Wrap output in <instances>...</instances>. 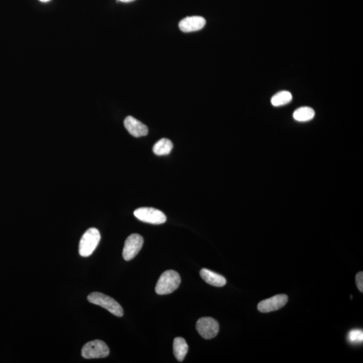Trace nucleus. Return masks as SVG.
I'll return each instance as SVG.
<instances>
[{
    "instance_id": "obj_18",
    "label": "nucleus",
    "mask_w": 363,
    "mask_h": 363,
    "mask_svg": "<svg viewBox=\"0 0 363 363\" xmlns=\"http://www.w3.org/2000/svg\"><path fill=\"white\" fill-rule=\"evenodd\" d=\"M119 2H124V3H128L135 1V0H119Z\"/></svg>"
},
{
    "instance_id": "obj_3",
    "label": "nucleus",
    "mask_w": 363,
    "mask_h": 363,
    "mask_svg": "<svg viewBox=\"0 0 363 363\" xmlns=\"http://www.w3.org/2000/svg\"><path fill=\"white\" fill-rule=\"evenodd\" d=\"M100 234L96 228H90L82 236L79 245V253L82 257H88L94 252L100 241Z\"/></svg>"
},
{
    "instance_id": "obj_14",
    "label": "nucleus",
    "mask_w": 363,
    "mask_h": 363,
    "mask_svg": "<svg viewBox=\"0 0 363 363\" xmlns=\"http://www.w3.org/2000/svg\"><path fill=\"white\" fill-rule=\"evenodd\" d=\"M315 114V111L312 108L303 107L299 108L294 112L293 118L297 121L307 122L313 119Z\"/></svg>"
},
{
    "instance_id": "obj_2",
    "label": "nucleus",
    "mask_w": 363,
    "mask_h": 363,
    "mask_svg": "<svg viewBox=\"0 0 363 363\" xmlns=\"http://www.w3.org/2000/svg\"><path fill=\"white\" fill-rule=\"evenodd\" d=\"M88 300L91 303L105 308L110 313L117 317H122L123 316V309L121 305L115 299L107 295L99 292L92 293L88 295Z\"/></svg>"
},
{
    "instance_id": "obj_11",
    "label": "nucleus",
    "mask_w": 363,
    "mask_h": 363,
    "mask_svg": "<svg viewBox=\"0 0 363 363\" xmlns=\"http://www.w3.org/2000/svg\"><path fill=\"white\" fill-rule=\"evenodd\" d=\"M200 275L202 279L210 286L221 288L227 283L226 278L216 272L206 269L200 270Z\"/></svg>"
},
{
    "instance_id": "obj_13",
    "label": "nucleus",
    "mask_w": 363,
    "mask_h": 363,
    "mask_svg": "<svg viewBox=\"0 0 363 363\" xmlns=\"http://www.w3.org/2000/svg\"><path fill=\"white\" fill-rule=\"evenodd\" d=\"M173 143L170 139L163 138L160 139L153 145V153L157 155H166L172 151Z\"/></svg>"
},
{
    "instance_id": "obj_5",
    "label": "nucleus",
    "mask_w": 363,
    "mask_h": 363,
    "mask_svg": "<svg viewBox=\"0 0 363 363\" xmlns=\"http://www.w3.org/2000/svg\"><path fill=\"white\" fill-rule=\"evenodd\" d=\"M134 215L139 220L151 224L160 225L166 221V215L161 211L151 208H141L134 212Z\"/></svg>"
},
{
    "instance_id": "obj_19",
    "label": "nucleus",
    "mask_w": 363,
    "mask_h": 363,
    "mask_svg": "<svg viewBox=\"0 0 363 363\" xmlns=\"http://www.w3.org/2000/svg\"><path fill=\"white\" fill-rule=\"evenodd\" d=\"M39 1H41V2H49L50 0H39Z\"/></svg>"
},
{
    "instance_id": "obj_1",
    "label": "nucleus",
    "mask_w": 363,
    "mask_h": 363,
    "mask_svg": "<svg viewBox=\"0 0 363 363\" xmlns=\"http://www.w3.org/2000/svg\"><path fill=\"white\" fill-rule=\"evenodd\" d=\"M180 282V276L178 272L172 270L166 271L158 280L155 292L160 295L170 294L179 288Z\"/></svg>"
},
{
    "instance_id": "obj_8",
    "label": "nucleus",
    "mask_w": 363,
    "mask_h": 363,
    "mask_svg": "<svg viewBox=\"0 0 363 363\" xmlns=\"http://www.w3.org/2000/svg\"><path fill=\"white\" fill-rule=\"evenodd\" d=\"M288 301V295L284 294L275 295L271 298L261 301L257 305V309L262 313H269L284 307Z\"/></svg>"
},
{
    "instance_id": "obj_16",
    "label": "nucleus",
    "mask_w": 363,
    "mask_h": 363,
    "mask_svg": "<svg viewBox=\"0 0 363 363\" xmlns=\"http://www.w3.org/2000/svg\"><path fill=\"white\" fill-rule=\"evenodd\" d=\"M348 341L351 344H360L363 341V332L360 329H354L348 335Z\"/></svg>"
},
{
    "instance_id": "obj_4",
    "label": "nucleus",
    "mask_w": 363,
    "mask_h": 363,
    "mask_svg": "<svg viewBox=\"0 0 363 363\" xmlns=\"http://www.w3.org/2000/svg\"><path fill=\"white\" fill-rule=\"evenodd\" d=\"M110 350L105 342L100 340L86 343L82 350V356L87 359L105 358L109 355Z\"/></svg>"
},
{
    "instance_id": "obj_6",
    "label": "nucleus",
    "mask_w": 363,
    "mask_h": 363,
    "mask_svg": "<svg viewBox=\"0 0 363 363\" xmlns=\"http://www.w3.org/2000/svg\"><path fill=\"white\" fill-rule=\"evenodd\" d=\"M197 332L203 339H214L219 331V324L217 320L210 317L200 318L196 325Z\"/></svg>"
},
{
    "instance_id": "obj_15",
    "label": "nucleus",
    "mask_w": 363,
    "mask_h": 363,
    "mask_svg": "<svg viewBox=\"0 0 363 363\" xmlns=\"http://www.w3.org/2000/svg\"><path fill=\"white\" fill-rule=\"evenodd\" d=\"M292 98L291 92L288 91H281L272 96L271 103L274 107H281L290 103Z\"/></svg>"
},
{
    "instance_id": "obj_9",
    "label": "nucleus",
    "mask_w": 363,
    "mask_h": 363,
    "mask_svg": "<svg viewBox=\"0 0 363 363\" xmlns=\"http://www.w3.org/2000/svg\"><path fill=\"white\" fill-rule=\"evenodd\" d=\"M205 24L206 20L203 17L189 16L180 21L179 23V28L184 33H191L200 30Z\"/></svg>"
},
{
    "instance_id": "obj_7",
    "label": "nucleus",
    "mask_w": 363,
    "mask_h": 363,
    "mask_svg": "<svg viewBox=\"0 0 363 363\" xmlns=\"http://www.w3.org/2000/svg\"><path fill=\"white\" fill-rule=\"evenodd\" d=\"M143 238L139 234H134L128 236L124 242L122 256L126 261H132L138 254L139 251L142 248Z\"/></svg>"
},
{
    "instance_id": "obj_10",
    "label": "nucleus",
    "mask_w": 363,
    "mask_h": 363,
    "mask_svg": "<svg viewBox=\"0 0 363 363\" xmlns=\"http://www.w3.org/2000/svg\"><path fill=\"white\" fill-rule=\"evenodd\" d=\"M124 125L133 136L140 137L147 136L148 134L147 126L132 116H128L124 119Z\"/></svg>"
},
{
    "instance_id": "obj_12",
    "label": "nucleus",
    "mask_w": 363,
    "mask_h": 363,
    "mask_svg": "<svg viewBox=\"0 0 363 363\" xmlns=\"http://www.w3.org/2000/svg\"><path fill=\"white\" fill-rule=\"evenodd\" d=\"M173 350L176 359L179 362H183L189 351V346L183 338H176L173 344Z\"/></svg>"
},
{
    "instance_id": "obj_17",
    "label": "nucleus",
    "mask_w": 363,
    "mask_h": 363,
    "mask_svg": "<svg viewBox=\"0 0 363 363\" xmlns=\"http://www.w3.org/2000/svg\"><path fill=\"white\" fill-rule=\"evenodd\" d=\"M356 286H357L358 290H359L360 291V292L362 293L363 292V272H358V273L357 274H356Z\"/></svg>"
}]
</instances>
